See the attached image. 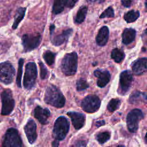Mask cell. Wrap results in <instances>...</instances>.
<instances>
[{"label": "cell", "instance_id": "17", "mask_svg": "<svg viewBox=\"0 0 147 147\" xmlns=\"http://www.w3.org/2000/svg\"><path fill=\"white\" fill-rule=\"evenodd\" d=\"M109 36V30L107 26H102L99 30L96 36V42L99 46L105 45L108 41Z\"/></svg>", "mask_w": 147, "mask_h": 147}, {"label": "cell", "instance_id": "4", "mask_svg": "<svg viewBox=\"0 0 147 147\" xmlns=\"http://www.w3.org/2000/svg\"><path fill=\"white\" fill-rule=\"evenodd\" d=\"M37 76V67L34 63L29 62L25 67V71L24 77V86L26 89L32 88L34 83Z\"/></svg>", "mask_w": 147, "mask_h": 147}, {"label": "cell", "instance_id": "42", "mask_svg": "<svg viewBox=\"0 0 147 147\" xmlns=\"http://www.w3.org/2000/svg\"><path fill=\"white\" fill-rule=\"evenodd\" d=\"M145 140H146V141L147 142V133H146V136H145Z\"/></svg>", "mask_w": 147, "mask_h": 147}, {"label": "cell", "instance_id": "16", "mask_svg": "<svg viewBox=\"0 0 147 147\" xmlns=\"http://www.w3.org/2000/svg\"><path fill=\"white\" fill-rule=\"evenodd\" d=\"M132 70L136 75H142L147 71V58H141L136 60L133 65Z\"/></svg>", "mask_w": 147, "mask_h": 147}, {"label": "cell", "instance_id": "15", "mask_svg": "<svg viewBox=\"0 0 147 147\" xmlns=\"http://www.w3.org/2000/svg\"><path fill=\"white\" fill-rule=\"evenodd\" d=\"M94 74L98 78L97 85L99 87H105L110 81V75L107 71L97 69L94 71Z\"/></svg>", "mask_w": 147, "mask_h": 147}, {"label": "cell", "instance_id": "33", "mask_svg": "<svg viewBox=\"0 0 147 147\" xmlns=\"http://www.w3.org/2000/svg\"><path fill=\"white\" fill-rule=\"evenodd\" d=\"M133 0H121L122 4L126 7H129L131 6Z\"/></svg>", "mask_w": 147, "mask_h": 147}, {"label": "cell", "instance_id": "14", "mask_svg": "<svg viewBox=\"0 0 147 147\" xmlns=\"http://www.w3.org/2000/svg\"><path fill=\"white\" fill-rule=\"evenodd\" d=\"M50 115V111L47 108L43 109L40 106H37L34 111V117L43 125H45L48 123V118Z\"/></svg>", "mask_w": 147, "mask_h": 147}, {"label": "cell", "instance_id": "23", "mask_svg": "<svg viewBox=\"0 0 147 147\" xmlns=\"http://www.w3.org/2000/svg\"><path fill=\"white\" fill-rule=\"evenodd\" d=\"M140 17V12L137 10H130L127 12L123 16V18L127 23H131L136 21Z\"/></svg>", "mask_w": 147, "mask_h": 147}, {"label": "cell", "instance_id": "30", "mask_svg": "<svg viewBox=\"0 0 147 147\" xmlns=\"http://www.w3.org/2000/svg\"><path fill=\"white\" fill-rule=\"evenodd\" d=\"M89 87L88 84L86 80L83 79H80L76 83V89L78 91H82L87 88Z\"/></svg>", "mask_w": 147, "mask_h": 147}, {"label": "cell", "instance_id": "12", "mask_svg": "<svg viewBox=\"0 0 147 147\" xmlns=\"http://www.w3.org/2000/svg\"><path fill=\"white\" fill-rule=\"evenodd\" d=\"M133 80V76L130 71H123L120 75V86L123 93L126 92L129 89Z\"/></svg>", "mask_w": 147, "mask_h": 147}, {"label": "cell", "instance_id": "19", "mask_svg": "<svg viewBox=\"0 0 147 147\" xmlns=\"http://www.w3.org/2000/svg\"><path fill=\"white\" fill-rule=\"evenodd\" d=\"M136 34V30L133 28H126L122 34V42L127 45L133 42Z\"/></svg>", "mask_w": 147, "mask_h": 147}, {"label": "cell", "instance_id": "18", "mask_svg": "<svg viewBox=\"0 0 147 147\" xmlns=\"http://www.w3.org/2000/svg\"><path fill=\"white\" fill-rule=\"evenodd\" d=\"M72 29H68L63 31V32L56 35L52 40V44L55 46H59L68 40L72 33Z\"/></svg>", "mask_w": 147, "mask_h": 147}, {"label": "cell", "instance_id": "9", "mask_svg": "<svg viewBox=\"0 0 147 147\" xmlns=\"http://www.w3.org/2000/svg\"><path fill=\"white\" fill-rule=\"evenodd\" d=\"M2 110L1 114L3 115H9L14 107V100L12 97V93L10 89H6L1 94Z\"/></svg>", "mask_w": 147, "mask_h": 147}, {"label": "cell", "instance_id": "31", "mask_svg": "<svg viewBox=\"0 0 147 147\" xmlns=\"http://www.w3.org/2000/svg\"><path fill=\"white\" fill-rule=\"evenodd\" d=\"M39 66L40 68V76L42 79H45L47 78L48 75V71L44 65V64L40 61L39 63Z\"/></svg>", "mask_w": 147, "mask_h": 147}, {"label": "cell", "instance_id": "28", "mask_svg": "<svg viewBox=\"0 0 147 147\" xmlns=\"http://www.w3.org/2000/svg\"><path fill=\"white\" fill-rule=\"evenodd\" d=\"M110 138V134L107 131L102 132L96 136V140L100 144H103L109 140Z\"/></svg>", "mask_w": 147, "mask_h": 147}, {"label": "cell", "instance_id": "35", "mask_svg": "<svg viewBox=\"0 0 147 147\" xmlns=\"http://www.w3.org/2000/svg\"><path fill=\"white\" fill-rule=\"evenodd\" d=\"M59 140H54L52 143V147H58L59 146Z\"/></svg>", "mask_w": 147, "mask_h": 147}, {"label": "cell", "instance_id": "7", "mask_svg": "<svg viewBox=\"0 0 147 147\" xmlns=\"http://www.w3.org/2000/svg\"><path fill=\"white\" fill-rule=\"evenodd\" d=\"M41 36L39 34H25L22 37V44L25 51H30L39 46Z\"/></svg>", "mask_w": 147, "mask_h": 147}, {"label": "cell", "instance_id": "37", "mask_svg": "<svg viewBox=\"0 0 147 147\" xmlns=\"http://www.w3.org/2000/svg\"><path fill=\"white\" fill-rule=\"evenodd\" d=\"M54 29H55V25H54L53 24H52V25H51L50 26V28H49V30H50V33H51V34L52 33V32H53Z\"/></svg>", "mask_w": 147, "mask_h": 147}, {"label": "cell", "instance_id": "6", "mask_svg": "<svg viewBox=\"0 0 147 147\" xmlns=\"http://www.w3.org/2000/svg\"><path fill=\"white\" fill-rule=\"evenodd\" d=\"M15 74L13 66L8 61L0 63V82L8 84L13 82Z\"/></svg>", "mask_w": 147, "mask_h": 147}, {"label": "cell", "instance_id": "26", "mask_svg": "<svg viewBox=\"0 0 147 147\" xmlns=\"http://www.w3.org/2000/svg\"><path fill=\"white\" fill-rule=\"evenodd\" d=\"M24 64V59H20L18 61V72L16 78V83L17 84V86L18 87H21V76H22V67Z\"/></svg>", "mask_w": 147, "mask_h": 147}, {"label": "cell", "instance_id": "24", "mask_svg": "<svg viewBox=\"0 0 147 147\" xmlns=\"http://www.w3.org/2000/svg\"><path fill=\"white\" fill-rule=\"evenodd\" d=\"M111 58L117 63L121 62L125 57V53L118 48L114 49L111 52Z\"/></svg>", "mask_w": 147, "mask_h": 147}, {"label": "cell", "instance_id": "41", "mask_svg": "<svg viewBox=\"0 0 147 147\" xmlns=\"http://www.w3.org/2000/svg\"><path fill=\"white\" fill-rule=\"evenodd\" d=\"M117 147H125V146L123 145H118Z\"/></svg>", "mask_w": 147, "mask_h": 147}, {"label": "cell", "instance_id": "27", "mask_svg": "<svg viewBox=\"0 0 147 147\" xmlns=\"http://www.w3.org/2000/svg\"><path fill=\"white\" fill-rule=\"evenodd\" d=\"M120 100L118 99H112L107 105V109L110 112L116 110L120 105Z\"/></svg>", "mask_w": 147, "mask_h": 147}, {"label": "cell", "instance_id": "10", "mask_svg": "<svg viewBox=\"0 0 147 147\" xmlns=\"http://www.w3.org/2000/svg\"><path fill=\"white\" fill-rule=\"evenodd\" d=\"M100 100L96 95H88L82 102L81 106L83 110L87 113H92L96 112L99 108Z\"/></svg>", "mask_w": 147, "mask_h": 147}, {"label": "cell", "instance_id": "38", "mask_svg": "<svg viewBox=\"0 0 147 147\" xmlns=\"http://www.w3.org/2000/svg\"><path fill=\"white\" fill-rule=\"evenodd\" d=\"M143 96H144V97L145 99H147V92L143 93Z\"/></svg>", "mask_w": 147, "mask_h": 147}, {"label": "cell", "instance_id": "5", "mask_svg": "<svg viewBox=\"0 0 147 147\" xmlns=\"http://www.w3.org/2000/svg\"><path fill=\"white\" fill-rule=\"evenodd\" d=\"M3 147H22V140L14 128H10L7 130L2 144Z\"/></svg>", "mask_w": 147, "mask_h": 147}, {"label": "cell", "instance_id": "32", "mask_svg": "<svg viewBox=\"0 0 147 147\" xmlns=\"http://www.w3.org/2000/svg\"><path fill=\"white\" fill-rule=\"evenodd\" d=\"M78 0H67L66 1V6L68 8L73 7L75 3L78 2Z\"/></svg>", "mask_w": 147, "mask_h": 147}, {"label": "cell", "instance_id": "13", "mask_svg": "<svg viewBox=\"0 0 147 147\" xmlns=\"http://www.w3.org/2000/svg\"><path fill=\"white\" fill-rule=\"evenodd\" d=\"M67 115L71 118L73 126L75 129H80L84 125L85 115L78 112L69 111Z\"/></svg>", "mask_w": 147, "mask_h": 147}, {"label": "cell", "instance_id": "1", "mask_svg": "<svg viewBox=\"0 0 147 147\" xmlns=\"http://www.w3.org/2000/svg\"><path fill=\"white\" fill-rule=\"evenodd\" d=\"M44 100L47 104L57 108L63 107L65 102V99L61 92L53 85H51L47 88Z\"/></svg>", "mask_w": 147, "mask_h": 147}, {"label": "cell", "instance_id": "22", "mask_svg": "<svg viewBox=\"0 0 147 147\" xmlns=\"http://www.w3.org/2000/svg\"><path fill=\"white\" fill-rule=\"evenodd\" d=\"M87 7L86 6H82L79 8L75 18V22L76 23L81 24L84 21L87 15Z\"/></svg>", "mask_w": 147, "mask_h": 147}, {"label": "cell", "instance_id": "34", "mask_svg": "<svg viewBox=\"0 0 147 147\" xmlns=\"http://www.w3.org/2000/svg\"><path fill=\"white\" fill-rule=\"evenodd\" d=\"M142 38L144 42L147 44V29H146L144 31V32L142 34Z\"/></svg>", "mask_w": 147, "mask_h": 147}, {"label": "cell", "instance_id": "11", "mask_svg": "<svg viewBox=\"0 0 147 147\" xmlns=\"http://www.w3.org/2000/svg\"><path fill=\"white\" fill-rule=\"evenodd\" d=\"M24 130L29 142L30 144H33L37 138L36 124L35 122L32 119H29L25 125Z\"/></svg>", "mask_w": 147, "mask_h": 147}, {"label": "cell", "instance_id": "3", "mask_svg": "<svg viewBox=\"0 0 147 147\" xmlns=\"http://www.w3.org/2000/svg\"><path fill=\"white\" fill-rule=\"evenodd\" d=\"M69 129V123L64 117H59L55 121L53 129V137L58 140H63Z\"/></svg>", "mask_w": 147, "mask_h": 147}, {"label": "cell", "instance_id": "2", "mask_svg": "<svg viewBox=\"0 0 147 147\" xmlns=\"http://www.w3.org/2000/svg\"><path fill=\"white\" fill-rule=\"evenodd\" d=\"M78 55L75 52L66 54L61 63L62 72L67 76L74 75L77 70Z\"/></svg>", "mask_w": 147, "mask_h": 147}, {"label": "cell", "instance_id": "36", "mask_svg": "<svg viewBox=\"0 0 147 147\" xmlns=\"http://www.w3.org/2000/svg\"><path fill=\"white\" fill-rule=\"evenodd\" d=\"M105 124V121H97L96 123V126L97 127H99Z\"/></svg>", "mask_w": 147, "mask_h": 147}, {"label": "cell", "instance_id": "21", "mask_svg": "<svg viewBox=\"0 0 147 147\" xmlns=\"http://www.w3.org/2000/svg\"><path fill=\"white\" fill-rule=\"evenodd\" d=\"M67 0H54L52 12L54 14H58L61 13L66 6Z\"/></svg>", "mask_w": 147, "mask_h": 147}, {"label": "cell", "instance_id": "8", "mask_svg": "<svg viewBox=\"0 0 147 147\" xmlns=\"http://www.w3.org/2000/svg\"><path fill=\"white\" fill-rule=\"evenodd\" d=\"M142 112L137 109L130 111L126 118L127 128L131 132H136L138 128L139 121L143 118Z\"/></svg>", "mask_w": 147, "mask_h": 147}, {"label": "cell", "instance_id": "29", "mask_svg": "<svg viewBox=\"0 0 147 147\" xmlns=\"http://www.w3.org/2000/svg\"><path fill=\"white\" fill-rule=\"evenodd\" d=\"M114 16V10L112 7L110 6L107 7L100 16V18H112Z\"/></svg>", "mask_w": 147, "mask_h": 147}, {"label": "cell", "instance_id": "39", "mask_svg": "<svg viewBox=\"0 0 147 147\" xmlns=\"http://www.w3.org/2000/svg\"><path fill=\"white\" fill-rule=\"evenodd\" d=\"M145 9L147 10V0H145Z\"/></svg>", "mask_w": 147, "mask_h": 147}, {"label": "cell", "instance_id": "20", "mask_svg": "<svg viewBox=\"0 0 147 147\" xmlns=\"http://www.w3.org/2000/svg\"><path fill=\"white\" fill-rule=\"evenodd\" d=\"M25 7H20L16 11V13L14 16V20L13 24L12 25V28L13 29H16L17 28L19 24L24 18L25 12H26Z\"/></svg>", "mask_w": 147, "mask_h": 147}, {"label": "cell", "instance_id": "25", "mask_svg": "<svg viewBox=\"0 0 147 147\" xmlns=\"http://www.w3.org/2000/svg\"><path fill=\"white\" fill-rule=\"evenodd\" d=\"M43 58L48 65H51L54 63L55 59V53L52 52L50 51H47L43 54Z\"/></svg>", "mask_w": 147, "mask_h": 147}, {"label": "cell", "instance_id": "40", "mask_svg": "<svg viewBox=\"0 0 147 147\" xmlns=\"http://www.w3.org/2000/svg\"><path fill=\"white\" fill-rule=\"evenodd\" d=\"M88 1H90V2H94V1H97V0H88Z\"/></svg>", "mask_w": 147, "mask_h": 147}]
</instances>
